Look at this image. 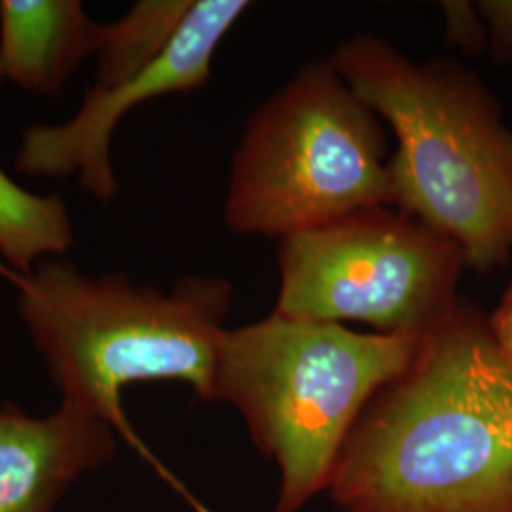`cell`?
<instances>
[{"mask_svg": "<svg viewBox=\"0 0 512 512\" xmlns=\"http://www.w3.org/2000/svg\"><path fill=\"white\" fill-rule=\"evenodd\" d=\"M73 241L61 196L35 194L0 169V255L16 275H29L42 260L67 253Z\"/></svg>", "mask_w": 512, "mask_h": 512, "instance_id": "30bf717a", "label": "cell"}, {"mask_svg": "<svg viewBox=\"0 0 512 512\" xmlns=\"http://www.w3.org/2000/svg\"><path fill=\"white\" fill-rule=\"evenodd\" d=\"M442 10L448 21V37L467 48H476L482 42V27L475 19V8H471V4L444 2Z\"/></svg>", "mask_w": 512, "mask_h": 512, "instance_id": "4fadbf2b", "label": "cell"}, {"mask_svg": "<svg viewBox=\"0 0 512 512\" xmlns=\"http://www.w3.org/2000/svg\"><path fill=\"white\" fill-rule=\"evenodd\" d=\"M397 135L393 207L423 220L476 272L512 256V131L475 74L448 59L412 61L382 38L353 37L329 59Z\"/></svg>", "mask_w": 512, "mask_h": 512, "instance_id": "7a4b0ae2", "label": "cell"}, {"mask_svg": "<svg viewBox=\"0 0 512 512\" xmlns=\"http://www.w3.org/2000/svg\"><path fill=\"white\" fill-rule=\"evenodd\" d=\"M99 35L80 0H0V71L25 92L57 97Z\"/></svg>", "mask_w": 512, "mask_h": 512, "instance_id": "9c48e42d", "label": "cell"}, {"mask_svg": "<svg viewBox=\"0 0 512 512\" xmlns=\"http://www.w3.org/2000/svg\"><path fill=\"white\" fill-rule=\"evenodd\" d=\"M194 0H141L126 16L101 23L95 84L116 86L147 69L177 35Z\"/></svg>", "mask_w": 512, "mask_h": 512, "instance_id": "8fae6325", "label": "cell"}, {"mask_svg": "<svg viewBox=\"0 0 512 512\" xmlns=\"http://www.w3.org/2000/svg\"><path fill=\"white\" fill-rule=\"evenodd\" d=\"M344 512H512V363L467 302L368 403L330 478Z\"/></svg>", "mask_w": 512, "mask_h": 512, "instance_id": "6da1fadb", "label": "cell"}, {"mask_svg": "<svg viewBox=\"0 0 512 512\" xmlns=\"http://www.w3.org/2000/svg\"><path fill=\"white\" fill-rule=\"evenodd\" d=\"M114 429L82 406L61 401L54 414L0 408V512H54L74 480L116 452Z\"/></svg>", "mask_w": 512, "mask_h": 512, "instance_id": "ba28073f", "label": "cell"}, {"mask_svg": "<svg viewBox=\"0 0 512 512\" xmlns=\"http://www.w3.org/2000/svg\"><path fill=\"white\" fill-rule=\"evenodd\" d=\"M465 266L458 245L423 220L393 207L363 209L281 239L274 311L425 338L458 310Z\"/></svg>", "mask_w": 512, "mask_h": 512, "instance_id": "8992f818", "label": "cell"}, {"mask_svg": "<svg viewBox=\"0 0 512 512\" xmlns=\"http://www.w3.org/2000/svg\"><path fill=\"white\" fill-rule=\"evenodd\" d=\"M247 8V0H194L177 35L147 69L116 86L88 88L76 114L63 124L25 129L16 171L44 179L76 175L86 194L112 202L120 186L110 162V141L120 120L150 99L200 90L222 38Z\"/></svg>", "mask_w": 512, "mask_h": 512, "instance_id": "52a82bcc", "label": "cell"}, {"mask_svg": "<svg viewBox=\"0 0 512 512\" xmlns=\"http://www.w3.org/2000/svg\"><path fill=\"white\" fill-rule=\"evenodd\" d=\"M488 323H490V330L494 334L497 346L512 363V287L503 296L494 315L488 317Z\"/></svg>", "mask_w": 512, "mask_h": 512, "instance_id": "5bb4252c", "label": "cell"}, {"mask_svg": "<svg viewBox=\"0 0 512 512\" xmlns=\"http://www.w3.org/2000/svg\"><path fill=\"white\" fill-rule=\"evenodd\" d=\"M423 338L365 334L279 313L224 330L213 403L236 406L258 450L281 469L275 512L329 488L368 403L412 363Z\"/></svg>", "mask_w": 512, "mask_h": 512, "instance_id": "277c9868", "label": "cell"}, {"mask_svg": "<svg viewBox=\"0 0 512 512\" xmlns=\"http://www.w3.org/2000/svg\"><path fill=\"white\" fill-rule=\"evenodd\" d=\"M16 281L19 315L63 401L129 440L128 385L175 380L213 403L230 281L186 277L162 293L124 274H82L59 256Z\"/></svg>", "mask_w": 512, "mask_h": 512, "instance_id": "3957f363", "label": "cell"}, {"mask_svg": "<svg viewBox=\"0 0 512 512\" xmlns=\"http://www.w3.org/2000/svg\"><path fill=\"white\" fill-rule=\"evenodd\" d=\"M393 207L384 131L329 61L310 63L249 118L232 158L224 222L287 238Z\"/></svg>", "mask_w": 512, "mask_h": 512, "instance_id": "5b68a950", "label": "cell"}, {"mask_svg": "<svg viewBox=\"0 0 512 512\" xmlns=\"http://www.w3.org/2000/svg\"><path fill=\"white\" fill-rule=\"evenodd\" d=\"M476 12L488 25L495 55L512 61V0L478 2Z\"/></svg>", "mask_w": 512, "mask_h": 512, "instance_id": "7c38bea8", "label": "cell"}]
</instances>
